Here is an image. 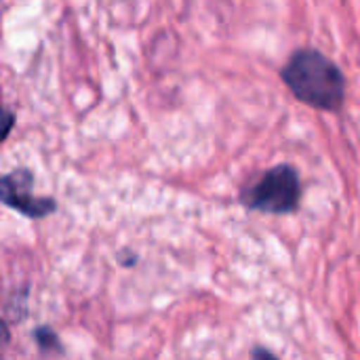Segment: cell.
Wrapping results in <instances>:
<instances>
[{"instance_id": "1", "label": "cell", "mask_w": 360, "mask_h": 360, "mask_svg": "<svg viewBox=\"0 0 360 360\" xmlns=\"http://www.w3.org/2000/svg\"><path fill=\"white\" fill-rule=\"evenodd\" d=\"M283 80L300 101L319 110H340L346 97L344 72L316 49L293 53L283 68Z\"/></svg>"}, {"instance_id": "2", "label": "cell", "mask_w": 360, "mask_h": 360, "mask_svg": "<svg viewBox=\"0 0 360 360\" xmlns=\"http://www.w3.org/2000/svg\"><path fill=\"white\" fill-rule=\"evenodd\" d=\"M302 200L300 173L291 165H276L268 169L253 186L240 192V202L249 211L287 215L295 213Z\"/></svg>"}, {"instance_id": "3", "label": "cell", "mask_w": 360, "mask_h": 360, "mask_svg": "<svg viewBox=\"0 0 360 360\" xmlns=\"http://www.w3.org/2000/svg\"><path fill=\"white\" fill-rule=\"evenodd\" d=\"M34 175L19 167L0 177V202L27 219H42L57 211V200L51 196H34Z\"/></svg>"}, {"instance_id": "4", "label": "cell", "mask_w": 360, "mask_h": 360, "mask_svg": "<svg viewBox=\"0 0 360 360\" xmlns=\"http://www.w3.org/2000/svg\"><path fill=\"white\" fill-rule=\"evenodd\" d=\"M32 338H34V342H36V346L42 350V352H63V346H61V340H59V335L51 329V327H46V325H42V327H36L34 329V333H32Z\"/></svg>"}, {"instance_id": "5", "label": "cell", "mask_w": 360, "mask_h": 360, "mask_svg": "<svg viewBox=\"0 0 360 360\" xmlns=\"http://www.w3.org/2000/svg\"><path fill=\"white\" fill-rule=\"evenodd\" d=\"M13 127H15V114L0 105V143L11 135Z\"/></svg>"}, {"instance_id": "6", "label": "cell", "mask_w": 360, "mask_h": 360, "mask_svg": "<svg viewBox=\"0 0 360 360\" xmlns=\"http://www.w3.org/2000/svg\"><path fill=\"white\" fill-rule=\"evenodd\" d=\"M251 360H281L272 350L264 348V346H255L251 350Z\"/></svg>"}, {"instance_id": "7", "label": "cell", "mask_w": 360, "mask_h": 360, "mask_svg": "<svg viewBox=\"0 0 360 360\" xmlns=\"http://www.w3.org/2000/svg\"><path fill=\"white\" fill-rule=\"evenodd\" d=\"M8 342H11V329H8V325L4 323V319L0 316V350H2L4 346H8Z\"/></svg>"}]
</instances>
